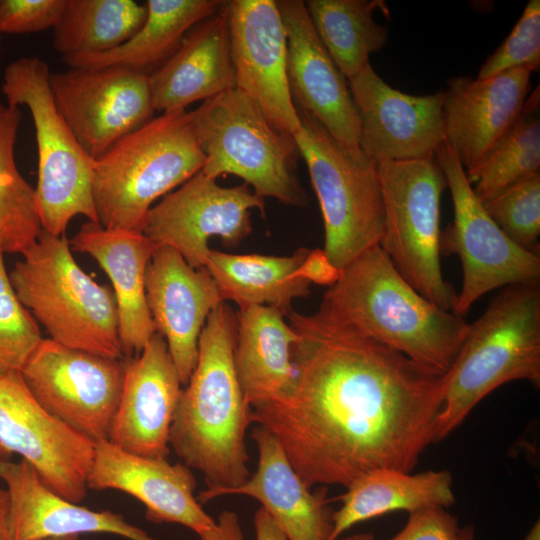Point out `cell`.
I'll use <instances>...</instances> for the list:
<instances>
[{
	"label": "cell",
	"mask_w": 540,
	"mask_h": 540,
	"mask_svg": "<svg viewBox=\"0 0 540 540\" xmlns=\"http://www.w3.org/2000/svg\"><path fill=\"white\" fill-rule=\"evenodd\" d=\"M201 540H244L238 515L229 510L222 511L215 525L199 534Z\"/></svg>",
	"instance_id": "obj_40"
},
{
	"label": "cell",
	"mask_w": 540,
	"mask_h": 540,
	"mask_svg": "<svg viewBox=\"0 0 540 540\" xmlns=\"http://www.w3.org/2000/svg\"><path fill=\"white\" fill-rule=\"evenodd\" d=\"M124 364L122 394L107 441L132 454L167 459L182 384L164 337L155 332Z\"/></svg>",
	"instance_id": "obj_19"
},
{
	"label": "cell",
	"mask_w": 540,
	"mask_h": 540,
	"mask_svg": "<svg viewBox=\"0 0 540 540\" xmlns=\"http://www.w3.org/2000/svg\"><path fill=\"white\" fill-rule=\"evenodd\" d=\"M67 0H0V30L26 34L54 29Z\"/></svg>",
	"instance_id": "obj_38"
},
{
	"label": "cell",
	"mask_w": 540,
	"mask_h": 540,
	"mask_svg": "<svg viewBox=\"0 0 540 540\" xmlns=\"http://www.w3.org/2000/svg\"><path fill=\"white\" fill-rule=\"evenodd\" d=\"M0 540H12L10 532V497L7 489L0 487Z\"/></svg>",
	"instance_id": "obj_42"
},
{
	"label": "cell",
	"mask_w": 540,
	"mask_h": 540,
	"mask_svg": "<svg viewBox=\"0 0 540 540\" xmlns=\"http://www.w3.org/2000/svg\"><path fill=\"white\" fill-rule=\"evenodd\" d=\"M333 330L394 349L437 372L451 367L469 323L418 293L378 245L340 271L311 314Z\"/></svg>",
	"instance_id": "obj_2"
},
{
	"label": "cell",
	"mask_w": 540,
	"mask_h": 540,
	"mask_svg": "<svg viewBox=\"0 0 540 540\" xmlns=\"http://www.w3.org/2000/svg\"><path fill=\"white\" fill-rule=\"evenodd\" d=\"M339 540H374V538L371 534L363 533V534H356L353 536H348Z\"/></svg>",
	"instance_id": "obj_45"
},
{
	"label": "cell",
	"mask_w": 540,
	"mask_h": 540,
	"mask_svg": "<svg viewBox=\"0 0 540 540\" xmlns=\"http://www.w3.org/2000/svg\"><path fill=\"white\" fill-rule=\"evenodd\" d=\"M219 0H148L140 29L120 46L99 54L63 58L69 68L122 66L150 75L179 48L187 33L221 8Z\"/></svg>",
	"instance_id": "obj_30"
},
{
	"label": "cell",
	"mask_w": 540,
	"mask_h": 540,
	"mask_svg": "<svg viewBox=\"0 0 540 540\" xmlns=\"http://www.w3.org/2000/svg\"><path fill=\"white\" fill-rule=\"evenodd\" d=\"M189 113L205 157V175H235L261 198L297 207L307 204L295 175L300 154L294 138L278 130L245 93L228 90Z\"/></svg>",
	"instance_id": "obj_7"
},
{
	"label": "cell",
	"mask_w": 540,
	"mask_h": 540,
	"mask_svg": "<svg viewBox=\"0 0 540 540\" xmlns=\"http://www.w3.org/2000/svg\"><path fill=\"white\" fill-rule=\"evenodd\" d=\"M390 540H461L456 517L432 507L409 514L404 528Z\"/></svg>",
	"instance_id": "obj_39"
},
{
	"label": "cell",
	"mask_w": 540,
	"mask_h": 540,
	"mask_svg": "<svg viewBox=\"0 0 540 540\" xmlns=\"http://www.w3.org/2000/svg\"><path fill=\"white\" fill-rule=\"evenodd\" d=\"M532 70L517 68L487 79L459 76L443 98L445 142L466 172L477 167L523 113Z\"/></svg>",
	"instance_id": "obj_21"
},
{
	"label": "cell",
	"mask_w": 540,
	"mask_h": 540,
	"mask_svg": "<svg viewBox=\"0 0 540 540\" xmlns=\"http://www.w3.org/2000/svg\"><path fill=\"white\" fill-rule=\"evenodd\" d=\"M236 327V315L225 302L208 316L196 366L170 428V446L183 464L202 473L207 484L196 497L200 504L251 476L245 433L252 409L234 366Z\"/></svg>",
	"instance_id": "obj_3"
},
{
	"label": "cell",
	"mask_w": 540,
	"mask_h": 540,
	"mask_svg": "<svg viewBox=\"0 0 540 540\" xmlns=\"http://www.w3.org/2000/svg\"><path fill=\"white\" fill-rule=\"evenodd\" d=\"M483 205L514 243L526 250L539 252L540 172L508 186Z\"/></svg>",
	"instance_id": "obj_35"
},
{
	"label": "cell",
	"mask_w": 540,
	"mask_h": 540,
	"mask_svg": "<svg viewBox=\"0 0 540 540\" xmlns=\"http://www.w3.org/2000/svg\"><path fill=\"white\" fill-rule=\"evenodd\" d=\"M523 540H540V526L537 521Z\"/></svg>",
	"instance_id": "obj_43"
},
{
	"label": "cell",
	"mask_w": 540,
	"mask_h": 540,
	"mask_svg": "<svg viewBox=\"0 0 540 540\" xmlns=\"http://www.w3.org/2000/svg\"><path fill=\"white\" fill-rule=\"evenodd\" d=\"M50 70L38 56L20 57L4 69L6 104L30 111L38 150L35 190L42 229L64 235L78 215L98 223L92 196V163L58 112L50 87Z\"/></svg>",
	"instance_id": "obj_8"
},
{
	"label": "cell",
	"mask_w": 540,
	"mask_h": 540,
	"mask_svg": "<svg viewBox=\"0 0 540 540\" xmlns=\"http://www.w3.org/2000/svg\"><path fill=\"white\" fill-rule=\"evenodd\" d=\"M146 15V4L134 0H67L53 47L62 59L110 51L129 40Z\"/></svg>",
	"instance_id": "obj_32"
},
{
	"label": "cell",
	"mask_w": 540,
	"mask_h": 540,
	"mask_svg": "<svg viewBox=\"0 0 540 540\" xmlns=\"http://www.w3.org/2000/svg\"><path fill=\"white\" fill-rule=\"evenodd\" d=\"M256 540H288L286 535L264 508H259L254 515Z\"/></svg>",
	"instance_id": "obj_41"
},
{
	"label": "cell",
	"mask_w": 540,
	"mask_h": 540,
	"mask_svg": "<svg viewBox=\"0 0 540 540\" xmlns=\"http://www.w3.org/2000/svg\"><path fill=\"white\" fill-rule=\"evenodd\" d=\"M299 334L290 394L252 408L302 481L348 487L377 469L411 472L433 442L446 373L380 343L290 312Z\"/></svg>",
	"instance_id": "obj_1"
},
{
	"label": "cell",
	"mask_w": 540,
	"mask_h": 540,
	"mask_svg": "<svg viewBox=\"0 0 540 540\" xmlns=\"http://www.w3.org/2000/svg\"><path fill=\"white\" fill-rule=\"evenodd\" d=\"M538 92L526 101L518 121L474 169L466 172L477 198L486 202L508 186L540 172Z\"/></svg>",
	"instance_id": "obj_34"
},
{
	"label": "cell",
	"mask_w": 540,
	"mask_h": 540,
	"mask_svg": "<svg viewBox=\"0 0 540 540\" xmlns=\"http://www.w3.org/2000/svg\"><path fill=\"white\" fill-rule=\"evenodd\" d=\"M278 310L259 305L236 315L234 366L244 399L252 408L274 403L292 391L297 371L292 348L299 334Z\"/></svg>",
	"instance_id": "obj_27"
},
{
	"label": "cell",
	"mask_w": 540,
	"mask_h": 540,
	"mask_svg": "<svg viewBox=\"0 0 540 540\" xmlns=\"http://www.w3.org/2000/svg\"><path fill=\"white\" fill-rule=\"evenodd\" d=\"M0 253V375L20 372L43 339L32 314L19 301Z\"/></svg>",
	"instance_id": "obj_36"
},
{
	"label": "cell",
	"mask_w": 540,
	"mask_h": 540,
	"mask_svg": "<svg viewBox=\"0 0 540 540\" xmlns=\"http://www.w3.org/2000/svg\"><path fill=\"white\" fill-rule=\"evenodd\" d=\"M540 65V1L531 0L504 42L481 66L477 79H487L517 69L533 72Z\"/></svg>",
	"instance_id": "obj_37"
},
{
	"label": "cell",
	"mask_w": 540,
	"mask_h": 540,
	"mask_svg": "<svg viewBox=\"0 0 540 540\" xmlns=\"http://www.w3.org/2000/svg\"><path fill=\"white\" fill-rule=\"evenodd\" d=\"M360 124V149L376 163L435 157L445 142L444 92L410 95L367 64L348 80Z\"/></svg>",
	"instance_id": "obj_17"
},
{
	"label": "cell",
	"mask_w": 540,
	"mask_h": 540,
	"mask_svg": "<svg viewBox=\"0 0 540 540\" xmlns=\"http://www.w3.org/2000/svg\"><path fill=\"white\" fill-rule=\"evenodd\" d=\"M305 7L314 29L337 68L349 80L380 51L388 29L377 23V10L387 13L383 0H308Z\"/></svg>",
	"instance_id": "obj_31"
},
{
	"label": "cell",
	"mask_w": 540,
	"mask_h": 540,
	"mask_svg": "<svg viewBox=\"0 0 540 540\" xmlns=\"http://www.w3.org/2000/svg\"><path fill=\"white\" fill-rule=\"evenodd\" d=\"M0 478L10 497L12 540H42L107 533L129 540H155L117 513L95 511L49 489L24 460L0 461Z\"/></svg>",
	"instance_id": "obj_23"
},
{
	"label": "cell",
	"mask_w": 540,
	"mask_h": 540,
	"mask_svg": "<svg viewBox=\"0 0 540 540\" xmlns=\"http://www.w3.org/2000/svg\"><path fill=\"white\" fill-rule=\"evenodd\" d=\"M147 306L168 347L182 385L198 359L199 338L210 313L223 302L206 267L195 269L172 247L158 245L145 273Z\"/></svg>",
	"instance_id": "obj_20"
},
{
	"label": "cell",
	"mask_w": 540,
	"mask_h": 540,
	"mask_svg": "<svg viewBox=\"0 0 540 540\" xmlns=\"http://www.w3.org/2000/svg\"><path fill=\"white\" fill-rule=\"evenodd\" d=\"M435 158L454 209L453 223L441 232L440 252L460 259L462 284L453 312L464 316L480 297L496 288L540 279V256L514 243L497 226L446 142Z\"/></svg>",
	"instance_id": "obj_11"
},
{
	"label": "cell",
	"mask_w": 540,
	"mask_h": 540,
	"mask_svg": "<svg viewBox=\"0 0 540 540\" xmlns=\"http://www.w3.org/2000/svg\"><path fill=\"white\" fill-rule=\"evenodd\" d=\"M20 373L42 408L97 443L107 440L122 394L125 364L42 339Z\"/></svg>",
	"instance_id": "obj_12"
},
{
	"label": "cell",
	"mask_w": 540,
	"mask_h": 540,
	"mask_svg": "<svg viewBox=\"0 0 540 540\" xmlns=\"http://www.w3.org/2000/svg\"><path fill=\"white\" fill-rule=\"evenodd\" d=\"M21 111L0 101V253H20L42 232L35 190L23 178L15 161V143Z\"/></svg>",
	"instance_id": "obj_33"
},
{
	"label": "cell",
	"mask_w": 540,
	"mask_h": 540,
	"mask_svg": "<svg viewBox=\"0 0 540 540\" xmlns=\"http://www.w3.org/2000/svg\"><path fill=\"white\" fill-rule=\"evenodd\" d=\"M264 208V198L247 184L223 187L199 171L150 208L142 233L175 249L191 267L204 268L209 240L217 237L226 247L238 246L252 232L251 210L263 214Z\"/></svg>",
	"instance_id": "obj_13"
},
{
	"label": "cell",
	"mask_w": 540,
	"mask_h": 540,
	"mask_svg": "<svg viewBox=\"0 0 540 540\" xmlns=\"http://www.w3.org/2000/svg\"><path fill=\"white\" fill-rule=\"evenodd\" d=\"M310 249L299 248L290 256L229 254L211 249L206 268L221 298L239 308L268 306L287 316L292 301L311 293L306 265Z\"/></svg>",
	"instance_id": "obj_28"
},
{
	"label": "cell",
	"mask_w": 540,
	"mask_h": 540,
	"mask_svg": "<svg viewBox=\"0 0 540 540\" xmlns=\"http://www.w3.org/2000/svg\"><path fill=\"white\" fill-rule=\"evenodd\" d=\"M461 540H474V528L471 526L460 528Z\"/></svg>",
	"instance_id": "obj_44"
},
{
	"label": "cell",
	"mask_w": 540,
	"mask_h": 540,
	"mask_svg": "<svg viewBox=\"0 0 540 540\" xmlns=\"http://www.w3.org/2000/svg\"><path fill=\"white\" fill-rule=\"evenodd\" d=\"M69 243L71 250L94 258L108 275L117 303L123 357L138 355L156 332L146 302L145 273L158 245L142 232L109 230L90 221Z\"/></svg>",
	"instance_id": "obj_24"
},
{
	"label": "cell",
	"mask_w": 540,
	"mask_h": 540,
	"mask_svg": "<svg viewBox=\"0 0 540 540\" xmlns=\"http://www.w3.org/2000/svg\"><path fill=\"white\" fill-rule=\"evenodd\" d=\"M9 277L19 301L52 340L123 359L114 292L82 270L65 235L42 230Z\"/></svg>",
	"instance_id": "obj_6"
},
{
	"label": "cell",
	"mask_w": 540,
	"mask_h": 540,
	"mask_svg": "<svg viewBox=\"0 0 540 540\" xmlns=\"http://www.w3.org/2000/svg\"><path fill=\"white\" fill-rule=\"evenodd\" d=\"M298 113L301 128L293 138L321 209L322 250L341 271L379 244L384 209L377 163L362 150H346L313 116Z\"/></svg>",
	"instance_id": "obj_9"
},
{
	"label": "cell",
	"mask_w": 540,
	"mask_h": 540,
	"mask_svg": "<svg viewBox=\"0 0 540 540\" xmlns=\"http://www.w3.org/2000/svg\"><path fill=\"white\" fill-rule=\"evenodd\" d=\"M149 84L154 109L161 113L186 110L236 88L223 3L187 33L176 52L149 75Z\"/></svg>",
	"instance_id": "obj_25"
},
{
	"label": "cell",
	"mask_w": 540,
	"mask_h": 540,
	"mask_svg": "<svg viewBox=\"0 0 540 540\" xmlns=\"http://www.w3.org/2000/svg\"><path fill=\"white\" fill-rule=\"evenodd\" d=\"M205 157L190 113H162L93 160L91 187L98 224L142 232L156 199L202 170Z\"/></svg>",
	"instance_id": "obj_5"
},
{
	"label": "cell",
	"mask_w": 540,
	"mask_h": 540,
	"mask_svg": "<svg viewBox=\"0 0 540 540\" xmlns=\"http://www.w3.org/2000/svg\"><path fill=\"white\" fill-rule=\"evenodd\" d=\"M251 437L257 444L256 472L242 485L219 494L246 495L258 500L288 540H329L332 514L322 486L311 492L292 467L281 444L267 429L256 426Z\"/></svg>",
	"instance_id": "obj_26"
},
{
	"label": "cell",
	"mask_w": 540,
	"mask_h": 540,
	"mask_svg": "<svg viewBox=\"0 0 540 540\" xmlns=\"http://www.w3.org/2000/svg\"><path fill=\"white\" fill-rule=\"evenodd\" d=\"M295 107L313 116L348 151H360V124L347 79L321 43L304 1L278 0Z\"/></svg>",
	"instance_id": "obj_18"
},
{
	"label": "cell",
	"mask_w": 540,
	"mask_h": 540,
	"mask_svg": "<svg viewBox=\"0 0 540 540\" xmlns=\"http://www.w3.org/2000/svg\"><path fill=\"white\" fill-rule=\"evenodd\" d=\"M87 487L125 492L144 504L147 520L180 524L198 535L216 522L195 497L196 479L188 466L132 454L107 440L95 444Z\"/></svg>",
	"instance_id": "obj_22"
},
{
	"label": "cell",
	"mask_w": 540,
	"mask_h": 540,
	"mask_svg": "<svg viewBox=\"0 0 540 540\" xmlns=\"http://www.w3.org/2000/svg\"><path fill=\"white\" fill-rule=\"evenodd\" d=\"M56 108L93 160L153 118L149 75L122 66L51 73Z\"/></svg>",
	"instance_id": "obj_14"
},
{
	"label": "cell",
	"mask_w": 540,
	"mask_h": 540,
	"mask_svg": "<svg viewBox=\"0 0 540 540\" xmlns=\"http://www.w3.org/2000/svg\"><path fill=\"white\" fill-rule=\"evenodd\" d=\"M384 219L379 246L423 297L454 310L457 293L444 278L440 206L447 188L435 157L377 163Z\"/></svg>",
	"instance_id": "obj_10"
},
{
	"label": "cell",
	"mask_w": 540,
	"mask_h": 540,
	"mask_svg": "<svg viewBox=\"0 0 540 540\" xmlns=\"http://www.w3.org/2000/svg\"><path fill=\"white\" fill-rule=\"evenodd\" d=\"M540 385V279L505 286L471 324L446 372L433 442L448 436L499 386Z\"/></svg>",
	"instance_id": "obj_4"
},
{
	"label": "cell",
	"mask_w": 540,
	"mask_h": 540,
	"mask_svg": "<svg viewBox=\"0 0 540 540\" xmlns=\"http://www.w3.org/2000/svg\"><path fill=\"white\" fill-rule=\"evenodd\" d=\"M341 507L332 514V533L338 537L353 525L381 515L432 508H448L455 502L452 477L447 470L411 474L396 469H377L364 474L339 498Z\"/></svg>",
	"instance_id": "obj_29"
},
{
	"label": "cell",
	"mask_w": 540,
	"mask_h": 540,
	"mask_svg": "<svg viewBox=\"0 0 540 540\" xmlns=\"http://www.w3.org/2000/svg\"><path fill=\"white\" fill-rule=\"evenodd\" d=\"M42 540H80L79 536H69V537H60V538H49Z\"/></svg>",
	"instance_id": "obj_46"
},
{
	"label": "cell",
	"mask_w": 540,
	"mask_h": 540,
	"mask_svg": "<svg viewBox=\"0 0 540 540\" xmlns=\"http://www.w3.org/2000/svg\"><path fill=\"white\" fill-rule=\"evenodd\" d=\"M95 444L47 413L20 372L0 375V461L21 456L49 489L79 504Z\"/></svg>",
	"instance_id": "obj_15"
},
{
	"label": "cell",
	"mask_w": 540,
	"mask_h": 540,
	"mask_svg": "<svg viewBox=\"0 0 540 540\" xmlns=\"http://www.w3.org/2000/svg\"><path fill=\"white\" fill-rule=\"evenodd\" d=\"M226 11L236 88L284 134L301 128L287 78V36L275 0H229Z\"/></svg>",
	"instance_id": "obj_16"
},
{
	"label": "cell",
	"mask_w": 540,
	"mask_h": 540,
	"mask_svg": "<svg viewBox=\"0 0 540 540\" xmlns=\"http://www.w3.org/2000/svg\"><path fill=\"white\" fill-rule=\"evenodd\" d=\"M1 34H2V32L0 30V54H1Z\"/></svg>",
	"instance_id": "obj_47"
}]
</instances>
